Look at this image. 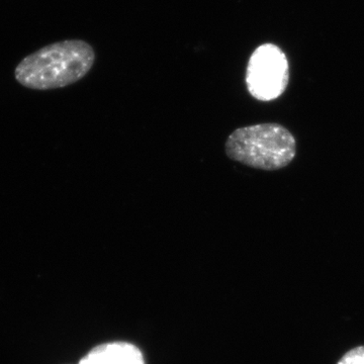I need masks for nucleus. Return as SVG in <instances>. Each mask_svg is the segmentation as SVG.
Wrapping results in <instances>:
<instances>
[{
	"mask_svg": "<svg viewBox=\"0 0 364 364\" xmlns=\"http://www.w3.org/2000/svg\"><path fill=\"white\" fill-rule=\"evenodd\" d=\"M289 82L286 54L273 44L258 47L251 55L246 71L249 93L260 102H272L284 95Z\"/></svg>",
	"mask_w": 364,
	"mask_h": 364,
	"instance_id": "7ed1b4c3",
	"label": "nucleus"
},
{
	"mask_svg": "<svg viewBox=\"0 0 364 364\" xmlns=\"http://www.w3.org/2000/svg\"><path fill=\"white\" fill-rule=\"evenodd\" d=\"M338 364H364V347H358L345 354Z\"/></svg>",
	"mask_w": 364,
	"mask_h": 364,
	"instance_id": "39448f33",
	"label": "nucleus"
},
{
	"mask_svg": "<svg viewBox=\"0 0 364 364\" xmlns=\"http://www.w3.org/2000/svg\"><path fill=\"white\" fill-rule=\"evenodd\" d=\"M95 61V50L88 43L61 41L41 48L21 60L14 76L20 85L30 90H57L85 77Z\"/></svg>",
	"mask_w": 364,
	"mask_h": 364,
	"instance_id": "f257e3e1",
	"label": "nucleus"
},
{
	"mask_svg": "<svg viewBox=\"0 0 364 364\" xmlns=\"http://www.w3.org/2000/svg\"><path fill=\"white\" fill-rule=\"evenodd\" d=\"M78 364H145L142 352L128 342H109L98 345Z\"/></svg>",
	"mask_w": 364,
	"mask_h": 364,
	"instance_id": "20e7f679",
	"label": "nucleus"
},
{
	"mask_svg": "<svg viewBox=\"0 0 364 364\" xmlns=\"http://www.w3.org/2000/svg\"><path fill=\"white\" fill-rule=\"evenodd\" d=\"M227 156L254 169L275 171L289 166L296 155V141L286 127L264 123L235 130L225 145Z\"/></svg>",
	"mask_w": 364,
	"mask_h": 364,
	"instance_id": "f03ea898",
	"label": "nucleus"
}]
</instances>
